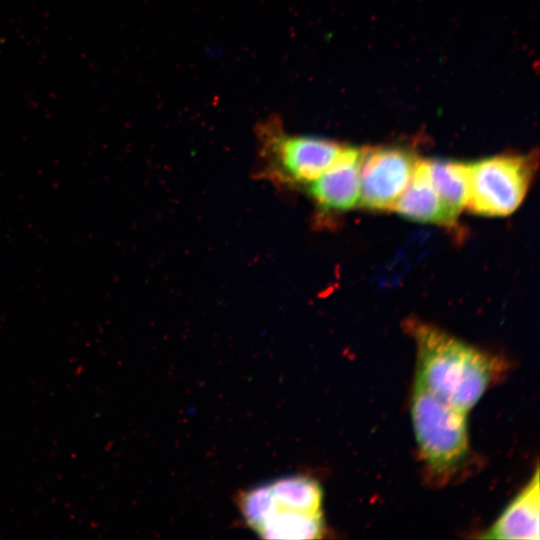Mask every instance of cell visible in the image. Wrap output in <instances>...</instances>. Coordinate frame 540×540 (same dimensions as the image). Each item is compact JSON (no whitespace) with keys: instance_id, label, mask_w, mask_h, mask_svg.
Listing matches in <instances>:
<instances>
[{"instance_id":"6da1fadb","label":"cell","mask_w":540,"mask_h":540,"mask_svg":"<svg viewBox=\"0 0 540 540\" xmlns=\"http://www.w3.org/2000/svg\"><path fill=\"white\" fill-rule=\"evenodd\" d=\"M417 351L415 379L452 407L468 413L507 369V362L438 327L405 323Z\"/></svg>"},{"instance_id":"7a4b0ae2","label":"cell","mask_w":540,"mask_h":540,"mask_svg":"<svg viewBox=\"0 0 540 540\" xmlns=\"http://www.w3.org/2000/svg\"><path fill=\"white\" fill-rule=\"evenodd\" d=\"M466 416L415 379L411 397L413 430L428 477L436 484L449 481L468 457Z\"/></svg>"},{"instance_id":"3957f363","label":"cell","mask_w":540,"mask_h":540,"mask_svg":"<svg viewBox=\"0 0 540 540\" xmlns=\"http://www.w3.org/2000/svg\"><path fill=\"white\" fill-rule=\"evenodd\" d=\"M536 165L531 155H498L468 163L466 206L482 216L511 214L522 203Z\"/></svg>"},{"instance_id":"277c9868","label":"cell","mask_w":540,"mask_h":540,"mask_svg":"<svg viewBox=\"0 0 540 540\" xmlns=\"http://www.w3.org/2000/svg\"><path fill=\"white\" fill-rule=\"evenodd\" d=\"M263 132L265 148L277 173L298 184L308 185L318 178L345 147L317 136L283 133L276 123L268 124Z\"/></svg>"},{"instance_id":"5b68a950","label":"cell","mask_w":540,"mask_h":540,"mask_svg":"<svg viewBox=\"0 0 540 540\" xmlns=\"http://www.w3.org/2000/svg\"><path fill=\"white\" fill-rule=\"evenodd\" d=\"M417 158L401 147H374L361 151L360 201L374 211H391L406 188Z\"/></svg>"},{"instance_id":"8992f818","label":"cell","mask_w":540,"mask_h":540,"mask_svg":"<svg viewBox=\"0 0 540 540\" xmlns=\"http://www.w3.org/2000/svg\"><path fill=\"white\" fill-rule=\"evenodd\" d=\"M323 490L308 476H289L244 492L239 507L254 529L267 518L322 512Z\"/></svg>"},{"instance_id":"52a82bcc","label":"cell","mask_w":540,"mask_h":540,"mask_svg":"<svg viewBox=\"0 0 540 540\" xmlns=\"http://www.w3.org/2000/svg\"><path fill=\"white\" fill-rule=\"evenodd\" d=\"M361 150L345 146L336 160L314 181L308 193L324 210L343 212L360 201Z\"/></svg>"},{"instance_id":"ba28073f","label":"cell","mask_w":540,"mask_h":540,"mask_svg":"<svg viewBox=\"0 0 540 540\" xmlns=\"http://www.w3.org/2000/svg\"><path fill=\"white\" fill-rule=\"evenodd\" d=\"M409 220L452 227L457 217L442 201L430 177L427 160L417 159L410 180L393 209Z\"/></svg>"},{"instance_id":"9c48e42d","label":"cell","mask_w":540,"mask_h":540,"mask_svg":"<svg viewBox=\"0 0 540 540\" xmlns=\"http://www.w3.org/2000/svg\"><path fill=\"white\" fill-rule=\"evenodd\" d=\"M539 470L482 535L484 539H539Z\"/></svg>"},{"instance_id":"30bf717a","label":"cell","mask_w":540,"mask_h":540,"mask_svg":"<svg viewBox=\"0 0 540 540\" xmlns=\"http://www.w3.org/2000/svg\"><path fill=\"white\" fill-rule=\"evenodd\" d=\"M427 162L435 189L450 212L458 218L468 198V163L439 158Z\"/></svg>"}]
</instances>
